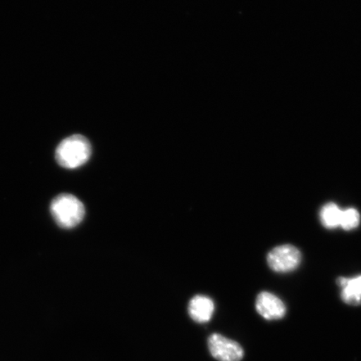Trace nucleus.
Wrapping results in <instances>:
<instances>
[{
  "instance_id": "nucleus-2",
  "label": "nucleus",
  "mask_w": 361,
  "mask_h": 361,
  "mask_svg": "<svg viewBox=\"0 0 361 361\" xmlns=\"http://www.w3.org/2000/svg\"><path fill=\"white\" fill-rule=\"evenodd\" d=\"M51 212L56 224L63 228H75L83 220L85 214L83 203L68 193L61 194L52 201Z\"/></svg>"
},
{
  "instance_id": "nucleus-4",
  "label": "nucleus",
  "mask_w": 361,
  "mask_h": 361,
  "mask_svg": "<svg viewBox=\"0 0 361 361\" xmlns=\"http://www.w3.org/2000/svg\"><path fill=\"white\" fill-rule=\"evenodd\" d=\"M207 345L211 355L219 361H241L245 356V351L238 342L220 334H213Z\"/></svg>"
},
{
  "instance_id": "nucleus-8",
  "label": "nucleus",
  "mask_w": 361,
  "mask_h": 361,
  "mask_svg": "<svg viewBox=\"0 0 361 361\" xmlns=\"http://www.w3.org/2000/svg\"><path fill=\"white\" fill-rule=\"evenodd\" d=\"M342 210L336 203L329 202L320 211V221L324 228L334 229L340 227Z\"/></svg>"
},
{
  "instance_id": "nucleus-6",
  "label": "nucleus",
  "mask_w": 361,
  "mask_h": 361,
  "mask_svg": "<svg viewBox=\"0 0 361 361\" xmlns=\"http://www.w3.org/2000/svg\"><path fill=\"white\" fill-rule=\"evenodd\" d=\"M341 288V300L351 306L361 305V275L355 278L340 277L337 279Z\"/></svg>"
},
{
  "instance_id": "nucleus-7",
  "label": "nucleus",
  "mask_w": 361,
  "mask_h": 361,
  "mask_svg": "<svg viewBox=\"0 0 361 361\" xmlns=\"http://www.w3.org/2000/svg\"><path fill=\"white\" fill-rule=\"evenodd\" d=\"M188 312L194 322L205 323L209 322L214 313V303L210 298L197 295L188 305Z\"/></svg>"
},
{
  "instance_id": "nucleus-1",
  "label": "nucleus",
  "mask_w": 361,
  "mask_h": 361,
  "mask_svg": "<svg viewBox=\"0 0 361 361\" xmlns=\"http://www.w3.org/2000/svg\"><path fill=\"white\" fill-rule=\"evenodd\" d=\"M92 155V146L87 138L81 135H74L63 140L56 151V159L63 168H80Z\"/></svg>"
},
{
  "instance_id": "nucleus-3",
  "label": "nucleus",
  "mask_w": 361,
  "mask_h": 361,
  "mask_svg": "<svg viewBox=\"0 0 361 361\" xmlns=\"http://www.w3.org/2000/svg\"><path fill=\"white\" fill-rule=\"evenodd\" d=\"M301 260L300 251L290 245L275 247L267 256L270 269L277 273L292 272L299 267Z\"/></svg>"
},
{
  "instance_id": "nucleus-5",
  "label": "nucleus",
  "mask_w": 361,
  "mask_h": 361,
  "mask_svg": "<svg viewBox=\"0 0 361 361\" xmlns=\"http://www.w3.org/2000/svg\"><path fill=\"white\" fill-rule=\"evenodd\" d=\"M256 310L267 320L281 319L286 314V306L279 298L269 292H261L256 299Z\"/></svg>"
},
{
  "instance_id": "nucleus-9",
  "label": "nucleus",
  "mask_w": 361,
  "mask_h": 361,
  "mask_svg": "<svg viewBox=\"0 0 361 361\" xmlns=\"http://www.w3.org/2000/svg\"><path fill=\"white\" fill-rule=\"evenodd\" d=\"M360 223V215L355 209L342 210L341 225L345 231H350L358 227Z\"/></svg>"
}]
</instances>
